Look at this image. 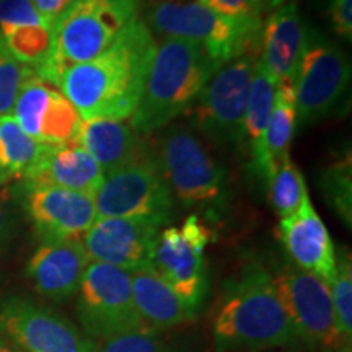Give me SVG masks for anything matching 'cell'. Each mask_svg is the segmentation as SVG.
Returning a JSON list of instances; mask_svg holds the SVG:
<instances>
[{
  "instance_id": "obj_1",
  "label": "cell",
  "mask_w": 352,
  "mask_h": 352,
  "mask_svg": "<svg viewBox=\"0 0 352 352\" xmlns=\"http://www.w3.org/2000/svg\"><path fill=\"white\" fill-rule=\"evenodd\" d=\"M153 51L152 32L144 20L135 19L107 52L64 69L54 87H59L83 121L131 120L142 96Z\"/></svg>"
},
{
  "instance_id": "obj_2",
  "label": "cell",
  "mask_w": 352,
  "mask_h": 352,
  "mask_svg": "<svg viewBox=\"0 0 352 352\" xmlns=\"http://www.w3.org/2000/svg\"><path fill=\"white\" fill-rule=\"evenodd\" d=\"M212 340L220 352L232 349H274L292 344L298 334L261 264L243 267L228 280L214 310Z\"/></svg>"
},
{
  "instance_id": "obj_3",
  "label": "cell",
  "mask_w": 352,
  "mask_h": 352,
  "mask_svg": "<svg viewBox=\"0 0 352 352\" xmlns=\"http://www.w3.org/2000/svg\"><path fill=\"white\" fill-rule=\"evenodd\" d=\"M220 67L197 43L178 38L155 43L142 96L129 126L138 134H151L168 126L195 103Z\"/></svg>"
},
{
  "instance_id": "obj_4",
  "label": "cell",
  "mask_w": 352,
  "mask_h": 352,
  "mask_svg": "<svg viewBox=\"0 0 352 352\" xmlns=\"http://www.w3.org/2000/svg\"><path fill=\"white\" fill-rule=\"evenodd\" d=\"M144 23L152 33L165 38L201 44L220 65L240 56H256L261 43L263 21L228 19L210 10L201 0H157L148 7Z\"/></svg>"
},
{
  "instance_id": "obj_5",
  "label": "cell",
  "mask_w": 352,
  "mask_h": 352,
  "mask_svg": "<svg viewBox=\"0 0 352 352\" xmlns=\"http://www.w3.org/2000/svg\"><path fill=\"white\" fill-rule=\"evenodd\" d=\"M140 0H77L52 28V54L38 77L54 85L64 69L107 52L139 19Z\"/></svg>"
},
{
  "instance_id": "obj_6",
  "label": "cell",
  "mask_w": 352,
  "mask_h": 352,
  "mask_svg": "<svg viewBox=\"0 0 352 352\" xmlns=\"http://www.w3.org/2000/svg\"><path fill=\"white\" fill-rule=\"evenodd\" d=\"M95 208L96 219H140L164 226L173 210V192L158 162L142 157L104 175Z\"/></svg>"
},
{
  "instance_id": "obj_7",
  "label": "cell",
  "mask_w": 352,
  "mask_h": 352,
  "mask_svg": "<svg viewBox=\"0 0 352 352\" xmlns=\"http://www.w3.org/2000/svg\"><path fill=\"white\" fill-rule=\"evenodd\" d=\"M212 232L197 215H189L179 227L158 232L152 250L151 266L178 294L196 315L208 290L206 248Z\"/></svg>"
},
{
  "instance_id": "obj_8",
  "label": "cell",
  "mask_w": 352,
  "mask_h": 352,
  "mask_svg": "<svg viewBox=\"0 0 352 352\" xmlns=\"http://www.w3.org/2000/svg\"><path fill=\"white\" fill-rule=\"evenodd\" d=\"M351 63L338 44L316 30H308L298 72L294 82L297 122L323 120L346 95Z\"/></svg>"
},
{
  "instance_id": "obj_9",
  "label": "cell",
  "mask_w": 352,
  "mask_h": 352,
  "mask_svg": "<svg viewBox=\"0 0 352 352\" xmlns=\"http://www.w3.org/2000/svg\"><path fill=\"white\" fill-rule=\"evenodd\" d=\"M77 294L78 321L91 341L142 327L132 300L131 271L90 261Z\"/></svg>"
},
{
  "instance_id": "obj_10",
  "label": "cell",
  "mask_w": 352,
  "mask_h": 352,
  "mask_svg": "<svg viewBox=\"0 0 352 352\" xmlns=\"http://www.w3.org/2000/svg\"><path fill=\"white\" fill-rule=\"evenodd\" d=\"M256 56H240L223 64L196 98L195 120L215 142L233 145L245 139V114Z\"/></svg>"
},
{
  "instance_id": "obj_11",
  "label": "cell",
  "mask_w": 352,
  "mask_h": 352,
  "mask_svg": "<svg viewBox=\"0 0 352 352\" xmlns=\"http://www.w3.org/2000/svg\"><path fill=\"white\" fill-rule=\"evenodd\" d=\"M158 165L171 192L186 204L212 202L222 195L226 170L188 127H173L166 132Z\"/></svg>"
},
{
  "instance_id": "obj_12",
  "label": "cell",
  "mask_w": 352,
  "mask_h": 352,
  "mask_svg": "<svg viewBox=\"0 0 352 352\" xmlns=\"http://www.w3.org/2000/svg\"><path fill=\"white\" fill-rule=\"evenodd\" d=\"M0 334L23 352H95V342L67 316L25 297L0 303Z\"/></svg>"
},
{
  "instance_id": "obj_13",
  "label": "cell",
  "mask_w": 352,
  "mask_h": 352,
  "mask_svg": "<svg viewBox=\"0 0 352 352\" xmlns=\"http://www.w3.org/2000/svg\"><path fill=\"white\" fill-rule=\"evenodd\" d=\"M272 280L298 338L333 351L346 344L324 280L297 266L284 267Z\"/></svg>"
},
{
  "instance_id": "obj_14",
  "label": "cell",
  "mask_w": 352,
  "mask_h": 352,
  "mask_svg": "<svg viewBox=\"0 0 352 352\" xmlns=\"http://www.w3.org/2000/svg\"><path fill=\"white\" fill-rule=\"evenodd\" d=\"M23 209L43 241L77 240L96 220L95 196L25 183Z\"/></svg>"
},
{
  "instance_id": "obj_15",
  "label": "cell",
  "mask_w": 352,
  "mask_h": 352,
  "mask_svg": "<svg viewBox=\"0 0 352 352\" xmlns=\"http://www.w3.org/2000/svg\"><path fill=\"white\" fill-rule=\"evenodd\" d=\"M160 227L151 220L140 219H96L82 241L90 261L111 264L132 272L151 266Z\"/></svg>"
},
{
  "instance_id": "obj_16",
  "label": "cell",
  "mask_w": 352,
  "mask_h": 352,
  "mask_svg": "<svg viewBox=\"0 0 352 352\" xmlns=\"http://www.w3.org/2000/svg\"><path fill=\"white\" fill-rule=\"evenodd\" d=\"M88 263L82 239L43 241L30 258L26 276L39 296L64 302L78 292Z\"/></svg>"
},
{
  "instance_id": "obj_17",
  "label": "cell",
  "mask_w": 352,
  "mask_h": 352,
  "mask_svg": "<svg viewBox=\"0 0 352 352\" xmlns=\"http://www.w3.org/2000/svg\"><path fill=\"white\" fill-rule=\"evenodd\" d=\"M279 236L300 270L311 272L328 285L336 274V252L327 226L311 204L310 196L290 217L280 219Z\"/></svg>"
},
{
  "instance_id": "obj_18",
  "label": "cell",
  "mask_w": 352,
  "mask_h": 352,
  "mask_svg": "<svg viewBox=\"0 0 352 352\" xmlns=\"http://www.w3.org/2000/svg\"><path fill=\"white\" fill-rule=\"evenodd\" d=\"M308 26L294 2L279 6L266 19L261 30L259 60L276 85H292L305 51Z\"/></svg>"
},
{
  "instance_id": "obj_19",
  "label": "cell",
  "mask_w": 352,
  "mask_h": 352,
  "mask_svg": "<svg viewBox=\"0 0 352 352\" xmlns=\"http://www.w3.org/2000/svg\"><path fill=\"white\" fill-rule=\"evenodd\" d=\"M104 171L94 157L77 142L50 145L46 155L36 165L25 183L39 186H57L95 196Z\"/></svg>"
},
{
  "instance_id": "obj_20",
  "label": "cell",
  "mask_w": 352,
  "mask_h": 352,
  "mask_svg": "<svg viewBox=\"0 0 352 352\" xmlns=\"http://www.w3.org/2000/svg\"><path fill=\"white\" fill-rule=\"evenodd\" d=\"M132 300L144 328L166 331L195 316L178 294L152 267L131 272Z\"/></svg>"
},
{
  "instance_id": "obj_21",
  "label": "cell",
  "mask_w": 352,
  "mask_h": 352,
  "mask_svg": "<svg viewBox=\"0 0 352 352\" xmlns=\"http://www.w3.org/2000/svg\"><path fill=\"white\" fill-rule=\"evenodd\" d=\"M76 142L95 158L104 175L145 157L138 132L122 121H83Z\"/></svg>"
},
{
  "instance_id": "obj_22",
  "label": "cell",
  "mask_w": 352,
  "mask_h": 352,
  "mask_svg": "<svg viewBox=\"0 0 352 352\" xmlns=\"http://www.w3.org/2000/svg\"><path fill=\"white\" fill-rule=\"evenodd\" d=\"M296 127L297 111L294 87L276 85L270 121H267L259 144L252 151L254 168L266 179L270 178L280 162L289 158V148L294 134H296Z\"/></svg>"
},
{
  "instance_id": "obj_23",
  "label": "cell",
  "mask_w": 352,
  "mask_h": 352,
  "mask_svg": "<svg viewBox=\"0 0 352 352\" xmlns=\"http://www.w3.org/2000/svg\"><path fill=\"white\" fill-rule=\"evenodd\" d=\"M47 148L50 145L26 134L12 114L0 118V184L28 178Z\"/></svg>"
},
{
  "instance_id": "obj_24",
  "label": "cell",
  "mask_w": 352,
  "mask_h": 352,
  "mask_svg": "<svg viewBox=\"0 0 352 352\" xmlns=\"http://www.w3.org/2000/svg\"><path fill=\"white\" fill-rule=\"evenodd\" d=\"M8 52L34 74L41 72L52 54V28L44 25L16 26L0 33Z\"/></svg>"
},
{
  "instance_id": "obj_25",
  "label": "cell",
  "mask_w": 352,
  "mask_h": 352,
  "mask_svg": "<svg viewBox=\"0 0 352 352\" xmlns=\"http://www.w3.org/2000/svg\"><path fill=\"white\" fill-rule=\"evenodd\" d=\"M274 91L276 80L258 57L256 64H254L245 114V139H248L252 151L259 144L267 121H270L272 103H274Z\"/></svg>"
},
{
  "instance_id": "obj_26",
  "label": "cell",
  "mask_w": 352,
  "mask_h": 352,
  "mask_svg": "<svg viewBox=\"0 0 352 352\" xmlns=\"http://www.w3.org/2000/svg\"><path fill=\"white\" fill-rule=\"evenodd\" d=\"M82 122L77 108L54 88L41 118L38 140L52 147L76 142Z\"/></svg>"
},
{
  "instance_id": "obj_27",
  "label": "cell",
  "mask_w": 352,
  "mask_h": 352,
  "mask_svg": "<svg viewBox=\"0 0 352 352\" xmlns=\"http://www.w3.org/2000/svg\"><path fill=\"white\" fill-rule=\"evenodd\" d=\"M267 195L272 209L280 219L296 214L310 196L302 171L290 157L280 162L267 178Z\"/></svg>"
},
{
  "instance_id": "obj_28",
  "label": "cell",
  "mask_w": 352,
  "mask_h": 352,
  "mask_svg": "<svg viewBox=\"0 0 352 352\" xmlns=\"http://www.w3.org/2000/svg\"><path fill=\"white\" fill-rule=\"evenodd\" d=\"M328 287L338 329L344 342L349 344L352 336V264L349 252L342 250L341 256L336 258V274Z\"/></svg>"
},
{
  "instance_id": "obj_29",
  "label": "cell",
  "mask_w": 352,
  "mask_h": 352,
  "mask_svg": "<svg viewBox=\"0 0 352 352\" xmlns=\"http://www.w3.org/2000/svg\"><path fill=\"white\" fill-rule=\"evenodd\" d=\"M32 74H34V70L20 64L8 52L0 36V118L12 114L21 87Z\"/></svg>"
},
{
  "instance_id": "obj_30",
  "label": "cell",
  "mask_w": 352,
  "mask_h": 352,
  "mask_svg": "<svg viewBox=\"0 0 352 352\" xmlns=\"http://www.w3.org/2000/svg\"><path fill=\"white\" fill-rule=\"evenodd\" d=\"M352 175H351V158L347 155L346 160L338 162L329 166L323 175L324 192L329 196V201L336 208L342 217L351 223V197H352Z\"/></svg>"
},
{
  "instance_id": "obj_31",
  "label": "cell",
  "mask_w": 352,
  "mask_h": 352,
  "mask_svg": "<svg viewBox=\"0 0 352 352\" xmlns=\"http://www.w3.org/2000/svg\"><path fill=\"white\" fill-rule=\"evenodd\" d=\"M158 334L144 327L134 328L98 341L95 352H164Z\"/></svg>"
},
{
  "instance_id": "obj_32",
  "label": "cell",
  "mask_w": 352,
  "mask_h": 352,
  "mask_svg": "<svg viewBox=\"0 0 352 352\" xmlns=\"http://www.w3.org/2000/svg\"><path fill=\"white\" fill-rule=\"evenodd\" d=\"M30 25L50 26L34 8L32 0H0V33Z\"/></svg>"
},
{
  "instance_id": "obj_33",
  "label": "cell",
  "mask_w": 352,
  "mask_h": 352,
  "mask_svg": "<svg viewBox=\"0 0 352 352\" xmlns=\"http://www.w3.org/2000/svg\"><path fill=\"white\" fill-rule=\"evenodd\" d=\"M201 2L219 15L235 20L263 21V15L267 8L264 0H201Z\"/></svg>"
},
{
  "instance_id": "obj_34",
  "label": "cell",
  "mask_w": 352,
  "mask_h": 352,
  "mask_svg": "<svg viewBox=\"0 0 352 352\" xmlns=\"http://www.w3.org/2000/svg\"><path fill=\"white\" fill-rule=\"evenodd\" d=\"M328 16L341 38H352V0H328Z\"/></svg>"
},
{
  "instance_id": "obj_35",
  "label": "cell",
  "mask_w": 352,
  "mask_h": 352,
  "mask_svg": "<svg viewBox=\"0 0 352 352\" xmlns=\"http://www.w3.org/2000/svg\"><path fill=\"white\" fill-rule=\"evenodd\" d=\"M76 2L77 0H32L34 8L51 28H54L57 21L63 19Z\"/></svg>"
},
{
  "instance_id": "obj_36",
  "label": "cell",
  "mask_w": 352,
  "mask_h": 352,
  "mask_svg": "<svg viewBox=\"0 0 352 352\" xmlns=\"http://www.w3.org/2000/svg\"><path fill=\"white\" fill-rule=\"evenodd\" d=\"M13 235H15V222L3 202L0 201V248L10 243Z\"/></svg>"
},
{
  "instance_id": "obj_37",
  "label": "cell",
  "mask_w": 352,
  "mask_h": 352,
  "mask_svg": "<svg viewBox=\"0 0 352 352\" xmlns=\"http://www.w3.org/2000/svg\"><path fill=\"white\" fill-rule=\"evenodd\" d=\"M0 352H23V351L19 349L13 342H10L7 338H3L2 334H0Z\"/></svg>"
},
{
  "instance_id": "obj_38",
  "label": "cell",
  "mask_w": 352,
  "mask_h": 352,
  "mask_svg": "<svg viewBox=\"0 0 352 352\" xmlns=\"http://www.w3.org/2000/svg\"><path fill=\"white\" fill-rule=\"evenodd\" d=\"M266 2L267 8H277L279 6H283V3L289 2V0H264Z\"/></svg>"
},
{
  "instance_id": "obj_39",
  "label": "cell",
  "mask_w": 352,
  "mask_h": 352,
  "mask_svg": "<svg viewBox=\"0 0 352 352\" xmlns=\"http://www.w3.org/2000/svg\"><path fill=\"white\" fill-rule=\"evenodd\" d=\"M165 2H189V0H165Z\"/></svg>"
}]
</instances>
